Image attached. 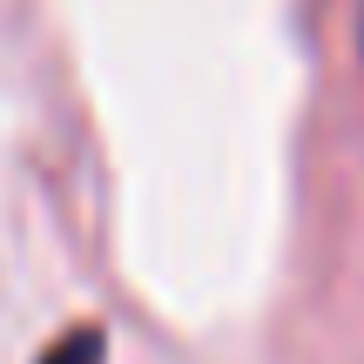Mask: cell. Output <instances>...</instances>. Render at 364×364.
Here are the masks:
<instances>
[{"label":"cell","instance_id":"obj_1","mask_svg":"<svg viewBox=\"0 0 364 364\" xmlns=\"http://www.w3.org/2000/svg\"><path fill=\"white\" fill-rule=\"evenodd\" d=\"M61 364H102V338H75Z\"/></svg>","mask_w":364,"mask_h":364}]
</instances>
